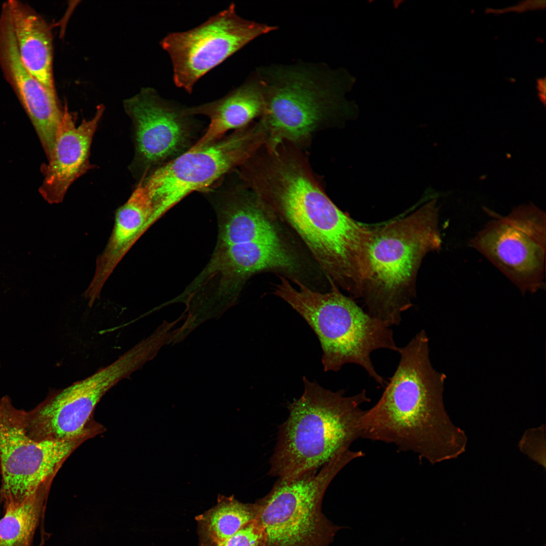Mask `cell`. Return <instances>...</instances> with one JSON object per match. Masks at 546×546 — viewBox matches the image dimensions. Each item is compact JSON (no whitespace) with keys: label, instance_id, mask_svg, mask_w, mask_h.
<instances>
[{"label":"cell","instance_id":"1","mask_svg":"<svg viewBox=\"0 0 546 546\" xmlns=\"http://www.w3.org/2000/svg\"><path fill=\"white\" fill-rule=\"evenodd\" d=\"M398 352V365L381 397L365 411L361 437L394 444L432 465L458 458L468 437L445 410L446 376L432 366L426 333H418Z\"/></svg>","mask_w":546,"mask_h":546},{"label":"cell","instance_id":"2","mask_svg":"<svg viewBox=\"0 0 546 546\" xmlns=\"http://www.w3.org/2000/svg\"><path fill=\"white\" fill-rule=\"evenodd\" d=\"M271 211L299 236L329 281L360 298L369 271L373 228L342 211L313 180L288 186Z\"/></svg>","mask_w":546,"mask_h":546},{"label":"cell","instance_id":"3","mask_svg":"<svg viewBox=\"0 0 546 546\" xmlns=\"http://www.w3.org/2000/svg\"><path fill=\"white\" fill-rule=\"evenodd\" d=\"M303 382V394L288 405L280 427L271 476L291 478L317 470L361 437L360 405L371 401L365 390L346 396L343 390L333 392L305 377Z\"/></svg>","mask_w":546,"mask_h":546},{"label":"cell","instance_id":"4","mask_svg":"<svg viewBox=\"0 0 546 546\" xmlns=\"http://www.w3.org/2000/svg\"><path fill=\"white\" fill-rule=\"evenodd\" d=\"M373 229L369 271L360 298L370 315L390 327L399 325L402 313L413 306L423 260L441 249L436 200Z\"/></svg>","mask_w":546,"mask_h":546},{"label":"cell","instance_id":"5","mask_svg":"<svg viewBox=\"0 0 546 546\" xmlns=\"http://www.w3.org/2000/svg\"><path fill=\"white\" fill-rule=\"evenodd\" d=\"M265 89L258 119L266 145L286 142L305 151L316 133L340 126L347 117L336 75L323 62L298 61L256 68Z\"/></svg>","mask_w":546,"mask_h":546},{"label":"cell","instance_id":"6","mask_svg":"<svg viewBox=\"0 0 546 546\" xmlns=\"http://www.w3.org/2000/svg\"><path fill=\"white\" fill-rule=\"evenodd\" d=\"M273 294L296 311L317 335L323 350L325 371H338L347 363L362 367L380 386L387 381L375 370L371 353L378 349L398 352L390 327L365 311L330 281V289L317 291L279 276Z\"/></svg>","mask_w":546,"mask_h":546},{"label":"cell","instance_id":"7","mask_svg":"<svg viewBox=\"0 0 546 546\" xmlns=\"http://www.w3.org/2000/svg\"><path fill=\"white\" fill-rule=\"evenodd\" d=\"M348 449L323 466L291 478L277 481L270 492L255 504V520L265 546H329L344 527L335 525L322 512L325 491L346 465L359 458Z\"/></svg>","mask_w":546,"mask_h":546},{"label":"cell","instance_id":"8","mask_svg":"<svg viewBox=\"0 0 546 546\" xmlns=\"http://www.w3.org/2000/svg\"><path fill=\"white\" fill-rule=\"evenodd\" d=\"M267 140L258 120L197 149H189L141 179L159 218L195 191H206L248 160Z\"/></svg>","mask_w":546,"mask_h":546},{"label":"cell","instance_id":"9","mask_svg":"<svg viewBox=\"0 0 546 546\" xmlns=\"http://www.w3.org/2000/svg\"><path fill=\"white\" fill-rule=\"evenodd\" d=\"M546 217L532 203L488 222L470 240L523 295L545 288Z\"/></svg>","mask_w":546,"mask_h":546},{"label":"cell","instance_id":"10","mask_svg":"<svg viewBox=\"0 0 546 546\" xmlns=\"http://www.w3.org/2000/svg\"><path fill=\"white\" fill-rule=\"evenodd\" d=\"M85 440L37 441L26 433L21 410L0 400V499L4 507L23 502L53 481L63 463Z\"/></svg>","mask_w":546,"mask_h":546},{"label":"cell","instance_id":"11","mask_svg":"<svg viewBox=\"0 0 546 546\" xmlns=\"http://www.w3.org/2000/svg\"><path fill=\"white\" fill-rule=\"evenodd\" d=\"M278 29L241 17L232 3L194 28L169 33L160 45L170 57L175 85L191 94L208 72L254 39Z\"/></svg>","mask_w":546,"mask_h":546},{"label":"cell","instance_id":"12","mask_svg":"<svg viewBox=\"0 0 546 546\" xmlns=\"http://www.w3.org/2000/svg\"><path fill=\"white\" fill-rule=\"evenodd\" d=\"M131 372L129 362L119 357L91 376L50 393L32 410H21L27 434L40 441L86 440L102 433L105 428L94 421V411L103 396Z\"/></svg>","mask_w":546,"mask_h":546},{"label":"cell","instance_id":"13","mask_svg":"<svg viewBox=\"0 0 546 546\" xmlns=\"http://www.w3.org/2000/svg\"><path fill=\"white\" fill-rule=\"evenodd\" d=\"M123 106L132 122L135 155L131 171L140 179L189 150L192 146L191 117L185 108L143 88Z\"/></svg>","mask_w":546,"mask_h":546},{"label":"cell","instance_id":"14","mask_svg":"<svg viewBox=\"0 0 546 546\" xmlns=\"http://www.w3.org/2000/svg\"><path fill=\"white\" fill-rule=\"evenodd\" d=\"M0 67L30 118L49 159L63 109L59 105L55 91L42 84L22 63L5 5L0 14Z\"/></svg>","mask_w":546,"mask_h":546},{"label":"cell","instance_id":"15","mask_svg":"<svg viewBox=\"0 0 546 546\" xmlns=\"http://www.w3.org/2000/svg\"><path fill=\"white\" fill-rule=\"evenodd\" d=\"M304 262L285 240L275 243L253 242L215 248L210 261L212 271L224 289L239 293L253 275L264 271L279 274L307 285Z\"/></svg>","mask_w":546,"mask_h":546},{"label":"cell","instance_id":"16","mask_svg":"<svg viewBox=\"0 0 546 546\" xmlns=\"http://www.w3.org/2000/svg\"><path fill=\"white\" fill-rule=\"evenodd\" d=\"M104 111L98 106L94 116L76 125V116L65 106L59 125L54 148L47 164L42 166L44 179L39 189L49 203L62 202L70 186L94 168L89 161L95 133Z\"/></svg>","mask_w":546,"mask_h":546},{"label":"cell","instance_id":"17","mask_svg":"<svg viewBox=\"0 0 546 546\" xmlns=\"http://www.w3.org/2000/svg\"><path fill=\"white\" fill-rule=\"evenodd\" d=\"M236 174L235 183L218 192L213 201L218 226L216 247L284 240L279 221L256 193Z\"/></svg>","mask_w":546,"mask_h":546},{"label":"cell","instance_id":"18","mask_svg":"<svg viewBox=\"0 0 546 546\" xmlns=\"http://www.w3.org/2000/svg\"><path fill=\"white\" fill-rule=\"evenodd\" d=\"M264 104V86L254 70L241 85L222 98L185 107L188 115H201L209 119L206 131L190 149L201 148L220 139L230 130L243 128L257 120L263 114Z\"/></svg>","mask_w":546,"mask_h":546},{"label":"cell","instance_id":"19","mask_svg":"<svg viewBox=\"0 0 546 546\" xmlns=\"http://www.w3.org/2000/svg\"><path fill=\"white\" fill-rule=\"evenodd\" d=\"M21 61L42 84L55 91L53 39L46 21L31 7L17 0L5 3Z\"/></svg>","mask_w":546,"mask_h":546},{"label":"cell","instance_id":"20","mask_svg":"<svg viewBox=\"0 0 546 546\" xmlns=\"http://www.w3.org/2000/svg\"><path fill=\"white\" fill-rule=\"evenodd\" d=\"M52 482L42 484L23 502L4 507L0 519V546H32Z\"/></svg>","mask_w":546,"mask_h":546},{"label":"cell","instance_id":"21","mask_svg":"<svg viewBox=\"0 0 546 546\" xmlns=\"http://www.w3.org/2000/svg\"><path fill=\"white\" fill-rule=\"evenodd\" d=\"M256 515L255 504L219 497L217 504L202 517L204 534L214 546L219 545L254 520Z\"/></svg>","mask_w":546,"mask_h":546},{"label":"cell","instance_id":"22","mask_svg":"<svg viewBox=\"0 0 546 546\" xmlns=\"http://www.w3.org/2000/svg\"><path fill=\"white\" fill-rule=\"evenodd\" d=\"M519 450L545 469V426L544 424L525 431L520 439Z\"/></svg>","mask_w":546,"mask_h":546},{"label":"cell","instance_id":"23","mask_svg":"<svg viewBox=\"0 0 546 546\" xmlns=\"http://www.w3.org/2000/svg\"><path fill=\"white\" fill-rule=\"evenodd\" d=\"M215 546H265L263 532L255 519L222 543Z\"/></svg>","mask_w":546,"mask_h":546},{"label":"cell","instance_id":"24","mask_svg":"<svg viewBox=\"0 0 546 546\" xmlns=\"http://www.w3.org/2000/svg\"><path fill=\"white\" fill-rule=\"evenodd\" d=\"M545 4L546 1L542 0L525 1L509 8L498 10L488 9L486 12L494 13H503L511 11L522 12L529 10L544 9L545 7Z\"/></svg>","mask_w":546,"mask_h":546},{"label":"cell","instance_id":"25","mask_svg":"<svg viewBox=\"0 0 546 546\" xmlns=\"http://www.w3.org/2000/svg\"><path fill=\"white\" fill-rule=\"evenodd\" d=\"M537 90L538 92V96L540 99L541 102L545 104V78L539 79L537 81Z\"/></svg>","mask_w":546,"mask_h":546}]
</instances>
